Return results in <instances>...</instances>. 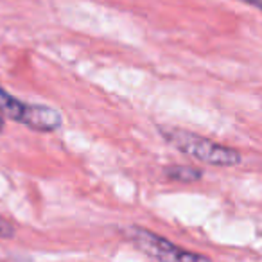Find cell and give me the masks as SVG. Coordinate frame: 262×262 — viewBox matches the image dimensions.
I'll list each match as a JSON object with an SVG mask.
<instances>
[{
    "label": "cell",
    "mask_w": 262,
    "mask_h": 262,
    "mask_svg": "<svg viewBox=\"0 0 262 262\" xmlns=\"http://www.w3.org/2000/svg\"><path fill=\"white\" fill-rule=\"evenodd\" d=\"M160 131L171 146L203 164L217 165V167H233V165H239L243 160L241 153L233 147L223 146V144L190 133V131L180 129V127H162Z\"/></svg>",
    "instance_id": "1"
},
{
    "label": "cell",
    "mask_w": 262,
    "mask_h": 262,
    "mask_svg": "<svg viewBox=\"0 0 262 262\" xmlns=\"http://www.w3.org/2000/svg\"><path fill=\"white\" fill-rule=\"evenodd\" d=\"M127 239L135 244L140 251L149 255L158 262H212L208 257L194 251H187L183 248L172 244L171 241L157 235L155 232L140 226H129L126 230Z\"/></svg>",
    "instance_id": "3"
},
{
    "label": "cell",
    "mask_w": 262,
    "mask_h": 262,
    "mask_svg": "<svg viewBox=\"0 0 262 262\" xmlns=\"http://www.w3.org/2000/svg\"><path fill=\"white\" fill-rule=\"evenodd\" d=\"M13 235H15V226L0 215V239H11Z\"/></svg>",
    "instance_id": "5"
},
{
    "label": "cell",
    "mask_w": 262,
    "mask_h": 262,
    "mask_svg": "<svg viewBox=\"0 0 262 262\" xmlns=\"http://www.w3.org/2000/svg\"><path fill=\"white\" fill-rule=\"evenodd\" d=\"M0 113L34 131H56L61 127L63 117L58 110L43 104H27L9 95L0 86Z\"/></svg>",
    "instance_id": "2"
},
{
    "label": "cell",
    "mask_w": 262,
    "mask_h": 262,
    "mask_svg": "<svg viewBox=\"0 0 262 262\" xmlns=\"http://www.w3.org/2000/svg\"><path fill=\"white\" fill-rule=\"evenodd\" d=\"M167 176L180 182H198L201 178V171L194 167H171L167 169Z\"/></svg>",
    "instance_id": "4"
},
{
    "label": "cell",
    "mask_w": 262,
    "mask_h": 262,
    "mask_svg": "<svg viewBox=\"0 0 262 262\" xmlns=\"http://www.w3.org/2000/svg\"><path fill=\"white\" fill-rule=\"evenodd\" d=\"M4 127H6V120H4V115L0 113V133L4 131Z\"/></svg>",
    "instance_id": "6"
}]
</instances>
